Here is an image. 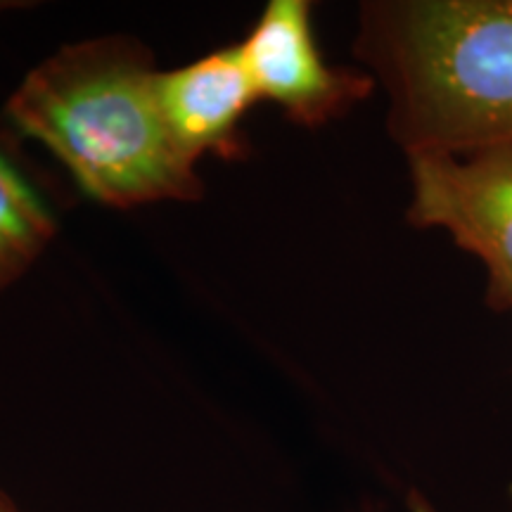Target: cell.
Wrapping results in <instances>:
<instances>
[{"instance_id":"cell-1","label":"cell","mask_w":512,"mask_h":512,"mask_svg":"<svg viewBox=\"0 0 512 512\" xmlns=\"http://www.w3.org/2000/svg\"><path fill=\"white\" fill-rule=\"evenodd\" d=\"M354 53L406 157L512 145V0L363 3Z\"/></svg>"},{"instance_id":"cell-2","label":"cell","mask_w":512,"mask_h":512,"mask_svg":"<svg viewBox=\"0 0 512 512\" xmlns=\"http://www.w3.org/2000/svg\"><path fill=\"white\" fill-rule=\"evenodd\" d=\"M157 72L133 38L76 43L31 69L12 93L8 117L93 200L121 209L192 202L202 183L159 110Z\"/></svg>"},{"instance_id":"cell-3","label":"cell","mask_w":512,"mask_h":512,"mask_svg":"<svg viewBox=\"0 0 512 512\" xmlns=\"http://www.w3.org/2000/svg\"><path fill=\"white\" fill-rule=\"evenodd\" d=\"M415 228H437L479 259L486 299L496 311L512 302V145L472 155L408 157Z\"/></svg>"},{"instance_id":"cell-4","label":"cell","mask_w":512,"mask_h":512,"mask_svg":"<svg viewBox=\"0 0 512 512\" xmlns=\"http://www.w3.org/2000/svg\"><path fill=\"white\" fill-rule=\"evenodd\" d=\"M238 50L259 100L275 102L302 126L344 117L375 88L368 72L323 60L306 0H271Z\"/></svg>"},{"instance_id":"cell-5","label":"cell","mask_w":512,"mask_h":512,"mask_svg":"<svg viewBox=\"0 0 512 512\" xmlns=\"http://www.w3.org/2000/svg\"><path fill=\"white\" fill-rule=\"evenodd\" d=\"M157 100L178 150L192 164L204 155L240 157V126L259 100L238 46L157 72Z\"/></svg>"},{"instance_id":"cell-6","label":"cell","mask_w":512,"mask_h":512,"mask_svg":"<svg viewBox=\"0 0 512 512\" xmlns=\"http://www.w3.org/2000/svg\"><path fill=\"white\" fill-rule=\"evenodd\" d=\"M53 230L48 204L0 152V292L34 264Z\"/></svg>"},{"instance_id":"cell-7","label":"cell","mask_w":512,"mask_h":512,"mask_svg":"<svg viewBox=\"0 0 512 512\" xmlns=\"http://www.w3.org/2000/svg\"><path fill=\"white\" fill-rule=\"evenodd\" d=\"M408 510H411V512H437L425 496L415 494V491L411 494V498H408Z\"/></svg>"},{"instance_id":"cell-8","label":"cell","mask_w":512,"mask_h":512,"mask_svg":"<svg viewBox=\"0 0 512 512\" xmlns=\"http://www.w3.org/2000/svg\"><path fill=\"white\" fill-rule=\"evenodd\" d=\"M0 512H19V510L15 508V503H12L10 498L3 494V491H0Z\"/></svg>"},{"instance_id":"cell-9","label":"cell","mask_w":512,"mask_h":512,"mask_svg":"<svg viewBox=\"0 0 512 512\" xmlns=\"http://www.w3.org/2000/svg\"><path fill=\"white\" fill-rule=\"evenodd\" d=\"M508 311H512V302H510V309Z\"/></svg>"}]
</instances>
